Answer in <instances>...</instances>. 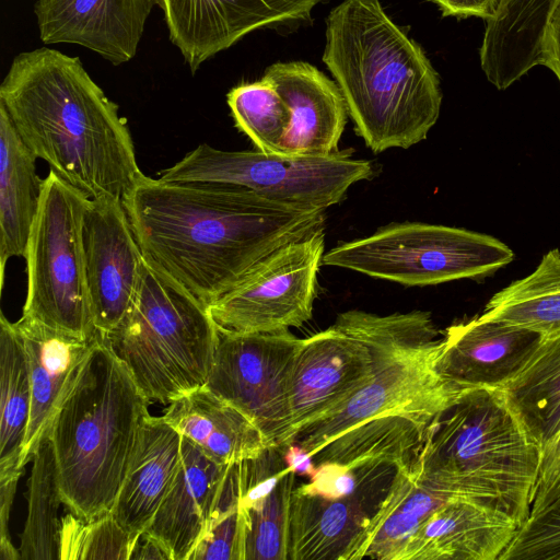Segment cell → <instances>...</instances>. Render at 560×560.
<instances>
[{"mask_svg":"<svg viewBox=\"0 0 560 560\" xmlns=\"http://www.w3.org/2000/svg\"><path fill=\"white\" fill-rule=\"evenodd\" d=\"M122 203L144 261L207 306L271 252L325 228V210L218 183L143 175Z\"/></svg>","mask_w":560,"mask_h":560,"instance_id":"cell-1","label":"cell"},{"mask_svg":"<svg viewBox=\"0 0 560 560\" xmlns=\"http://www.w3.org/2000/svg\"><path fill=\"white\" fill-rule=\"evenodd\" d=\"M0 105L33 154L90 199L124 201L144 175L118 106L78 57L47 47L21 52Z\"/></svg>","mask_w":560,"mask_h":560,"instance_id":"cell-2","label":"cell"},{"mask_svg":"<svg viewBox=\"0 0 560 560\" xmlns=\"http://www.w3.org/2000/svg\"><path fill=\"white\" fill-rule=\"evenodd\" d=\"M323 61L373 152L408 149L435 125L442 103L438 73L378 0H345L330 11Z\"/></svg>","mask_w":560,"mask_h":560,"instance_id":"cell-3","label":"cell"},{"mask_svg":"<svg viewBox=\"0 0 560 560\" xmlns=\"http://www.w3.org/2000/svg\"><path fill=\"white\" fill-rule=\"evenodd\" d=\"M540 463V447L499 389L471 387L431 420L410 466L427 486L490 503L520 528L530 515Z\"/></svg>","mask_w":560,"mask_h":560,"instance_id":"cell-4","label":"cell"},{"mask_svg":"<svg viewBox=\"0 0 560 560\" xmlns=\"http://www.w3.org/2000/svg\"><path fill=\"white\" fill-rule=\"evenodd\" d=\"M150 400L97 332L49 428L62 503L97 517L112 511Z\"/></svg>","mask_w":560,"mask_h":560,"instance_id":"cell-5","label":"cell"},{"mask_svg":"<svg viewBox=\"0 0 560 560\" xmlns=\"http://www.w3.org/2000/svg\"><path fill=\"white\" fill-rule=\"evenodd\" d=\"M217 331L206 304L143 259L126 315L98 334L141 393L166 404L206 385Z\"/></svg>","mask_w":560,"mask_h":560,"instance_id":"cell-6","label":"cell"},{"mask_svg":"<svg viewBox=\"0 0 560 560\" xmlns=\"http://www.w3.org/2000/svg\"><path fill=\"white\" fill-rule=\"evenodd\" d=\"M514 259L513 250L483 233L441 224L404 222L331 248L323 265L404 285L481 279Z\"/></svg>","mask_w":560,"mask_h":560,"instance_id":"cell-7","label":"cell"},{"mask_svg":"<svg viewBox=\"0 0 560 560\" xmlns=\"http://www.w3.org/2000/svg\"><path fill=\"white\" fill-rule=\"evenodd\" d=\"M89 203L83 192L49 172L26 247L27 293L22 313L82 337L97 332L82 243Z\"/></svg>","mask_w":560,"mask_h":560,"instance_id":"cell-8","label":"cell"},{"mask_svg":"<svg viewBox=\"0 0 560 560\" xmlns=\"http://www.w3.org/2000/svg\"><path fill=\"white\" fill-rule=\"evenodd\" d=\"M373 175L369 161L347 152L284 155L224 151L202 143L164 170L159 179L241 186L283 205L325 210L343 200L350 186Z\"/></svg>","mask_w":560,"mask_h":560,"instance_id":"cell-9","label":"cell"},{"mask_svg":"<svg viewBox=\"0 0 560 560\" xmlns=\"http://www.w3.org/2000/svg\"><path fill=\"white\" fill-rule=\"evenodd\" d=\"M324 229L275 249L209 304L217 327L236 332H272L307 323L323 264Z\"/></svg>","mask_w":560,"mask_h":560,"instance_id":"cell-10","label":"cell"},{"mask_svg":"<svg viewBox=\"0 0 560 560\" xmlns=\"http://www.w3.org/2000/svg\"><path fill=\"white\" fill-rule=\"evenodd\" d=\"M206 388L244 413L272 446L292 443L288 378L303 339L289 329L236 332L218 328Z\"/></svg>","mask_w":560,"mask_h":560,"instance_id":"cell-11","label":"cell"},{"mask_svg":"<svg viewBox=\"0 0 560 560\" xmlns=\"http://www.w3.org/2000/svg\"><path fill=\"white\" fill-rule=\"evenodd\" d=\"M442 346L443 337L402 354L372 355L376 370L371 380L336 409L300 430L292 443L313 456L332 438L362 421L397 412L438 415L466 389L438 373Z\"/></svg>","mask_w":560,"mask_h":560,"instance_id":"cell-12","label":"cell"},{"mask_svg":"<svg viewBox=\"0 0 560 560\" xmlns=\"http://www.w3.org/2000/svg\"><path fill=\"white\" fill-rule=\"evenodd\" d=\"M376 368L370 348L335 325L303 339L288 378L292 442L360 390Z\"/></svg>","mask_w":560,"mask_h":560,"instance_id":"cell-13","label":"cell"},{"mask_svg":"<svg viewBox=\"0 0 560 560\" xmlns=\"http://www.w3.org/2000/svg\"><path fill=\"white\" fill-rule=\"evenodd\" d=\"M82 243L94 326L107 334L129 310L143 262L121 200L90 199Z\"/></svg>","mask_w":560,"mask_h":560,"instance_id":"cell-14","label":"cell"},{"mask_svg":"<svg viewBox=\"0 0 560 560\" xmlns=\"http://www.w3.org/2000/svg\"><path fill=\"white\" fill-rule=\"evenodd\" d=\"M357 490L327 499L293 489L290 506L288 560H352L361 536L388 491L397 470L389 465L355 468Z\"/></svg>","mask_w":560,"mask_h":560,"instance_id":"cell-15","label":"cell"},{"mask_svg":"<svg viewBox=\"0 0 560 560\" xmlns=\"http://www.w3.org/2000/svg\"><path fill=\"white\" fill-rule=\"evenodd\" d=\"M322 0H158L168 36L190 70L248 33L307 19Z\"/></svg>","mask_w":560,"mask_h":560,"instance_id":"cell-16","label":"cell"},{"mask_svg":"<svg viewBox=\"0 0 560 560\" xmlns=\"http://www.w3.org/2000/svg\"><path fill=\"white\" fill-rule=\"evenodd\" d=\"M158 0H36L45 44H75L113 65L131 60Z\"/></svg>","mask_w":560,"mask_h":560,"instance_id":"cell-17","label":"cell"},{"mask_svg":"<svg viewBox=\"0 0 560 560\" xmlns=\"http://www.w3.org/2000/svg\"><path fill=\"white\" fill-rule=\"evenodd\" d=\"M13 326L23 341L32 386L31 416L20 460L24 468L80 377L97 332L82 337L24 315Z\"/></svg>","mask_w":560,"mask_h":560,"instance_id":"cell-18","label":"cell"},{"mask_svg":"<svg viewBox=\"0 0 560 560\" xmlns=\"http://www.w3.org/2000/svg\"><path fill=\"white\" fill-rule=\"evenodd\" d=\"M517 529L503 510L456 495L430 515L397 560H499Z\"/></svg>","mask_w":560,"mask_h":560,"instance_id":"cell-19","label":"cell"},{"mask_svg":"<svg viewBox=\"0 0 560 560\" xmlns=\"http://www.w3.org/2000/svg\"><path fill=\"white\" fill-rule=\"evenodd\" d=\"M262 78L290 108L282 154L329 155L338 151L348 109L337 83L303 61L273 63Z\"/></svg>","mask_w":560,"mask_h":560,"instance_id":"cell-20","label":"cell"},{"mask_svg":"<svg viewBox=\"0 0 560 560\" xmlns=\"http://www.w3.org/2000/svg\"><path fill=\"white\" fill-rule=\"evenodd\" d=\"M539 340L536 332L476 316L445 329L435 369L459 388H497Z\"/></svg>","mask_w":560,"mask_h":560,"instance_id":"cell-21","label":"cell"},{"mask_svg":"<svg viewBox=\"0 0 560 560\" xmlns=\"http://www.w3.org/2000/svg\"><path fill=\"white\" fill-rule=\"evenodd\" d=\"M183 436L164 418L143 419L110 513L131 535L151 524L182 466Z\"/></svg>","mask_w":560,"mask_h":560,"instance_id":"cell-22","label":"cell"},{"mask_svg":"<svg viewBox=\"0 0 560 560\" xmlns=\"http://www.w3.org/2000/svg\"><path fill=\"white\" fill-rule=\"evenodd\" d=\"M231 466L215 463L183 438L180 469L144 530L168 549L172 560H188Z\"/></svg>","mask_w":560,"mask_h":560,"instance_id":"cell-23","label":"cell"},{"mask_svg":"<svg viewBox=\"0 0 560 560\" xmlns=\"http://www.w3.org/2000/svg\"><path fill=\"white\" fill-rule=\"evenodd\" d=\"M162 417L221 465L255 458L272 446L244 413L205 386L170 401Z\"/></svg>","mask_w":560,"mask_h":560,"instance_id":"cell-24","label":"cell"},{"mask_svg":"<svg viewBox=\"0 0 560 560\" xmlns=\"http://www.w3.org/2000/svg\"><path fill=\"white\" fill-rule=\"evenodd\" d=\"M558 0H501L486 21L480 65L487 80L503 91L542 63L545 30Z\"/></svg>","mask_w":560,"mask_h":560,"instance_id":"cell-25","label":"cell"},{"mask_svg":"<svg viewBox=\"0 0 560 560\" xmlns=\"http://www.w3.org/2000/svg\"><path fill=\"white\" fill-rule=\"evenodd\" d=\"M37 158L15 130L0 105V266L12 257H25L37 215L45 179L36 172Z\"/></svg>","mask_w":560,"mask_h":560,"instance_id":"cell-26","label":"cell"},{"mask_svg":"<svg viewBox=\"0 0 560 560\" xmlns=\"http://www.w3.org/2000/svg\"><path fill=\"white\" fill-rule=\"evenodd\" d=\"M436 415L397 412L362 421L332 438L313 454L316 465L336 463L351 469L369 465L396 468L412 463Z\"/></svg>","mask_w":560,"mask_h":560,"instance_id":"cell-27","label":"cell"},{"mask_svg":"<svg viewBox=\"0 0 560 560\" xmlns=\"http://www.w3.org/2000/svg\"><path fill=\"white\" fill-rule=\"evenodd\" d=\"M497 388L542 454L560 433V337L540 338Z\"/></svg>","mask_w":560,"mask_h":560,"instance_id":"cell-28","label":"cell"},{"mask_svg":"<svg viewBox=\"0 0 560 560\" xmlns=\"http://www.w3.org/2000/svg\"><path fill=\"white\" fill-rule=\"evenodd\" d=\"M453 497L456 495L435 490L419 480L410 464L397 468L387 493L361 536L352 560H397L421 525Z\"/></svg>","mask_w":560,"mask_h":560,"instance_id":"cell-29","label":"cell"},{"mask_svg":"<svg viewBox=\"0 0 560 560\" xmlns=\"http://www.w3.org/2000/svg\"><path fill=\"white\" fill-rule=\"evenodd\" d=\"M479 316L540 338L560 337V250H549L532 273L497 292Z\"/></svg>","mask_w":560,"mask_h":560,"instance_id":"cell-30","label":"cell"},{"mask_svg":"<svg viewBox=\"0 0 560 560\" xmlns=\"http://www.w3.org/2000/svg\"><path fill=\"white\" fill-rule=\"evenodd\" d=\"M0 474L20 465L32 406V386L23 341L3 314L0 317Z\"/></svg>","mask_w":560,"mask_h":560,"instance_id":"cell-31","label":"cell"},{"mask_svg":"<svg viewBox=\"0 0 560 560\" xmlns=\"http://www.w3.org/2000/svg\"><path fill=\"white\" fill-rule=\"evenodd\" d=\"M28 479L27 517L21 534V560L58 559L62 503L52 442L47 432L32 458Z\"/></svg>","mask_w":560,"mask_h":560,"instance_id":"cell-32","label":"cell"},{"mask_svg":"<svg viewBox=\"0 0 560 560\" xmlns=\"http://www.w3.org/2000/svg\"><path fill=\"white\" fill-rule=\"evenodd\" d=\"M295 474L288 467L273 490L241 505L243 560H288L291 497Z\"/></svg>","mask_w":560,"mask_h":560,"instance_id":"cell-33","label":"cell"},{"mask_svg":"<svg viewBox=\"0 0 560 560\" xmlns=\"http://www.w3.org/2000/svg\"><path fill=\"white\" fill-rule=\"evenodd\" d=\"M235 126L256 149L268 154H282L283 139L290 126V108L273 85L261 78L242 83L226 95Z\"/></svg>","mask_w":560,"mask_h":560,"instance_id":"cell-34","label":"cell"},{"mask_svg":"<svg viewBox=\"0 0 560 560\" xmlns=\"http://www.w3.org/2000/svg\"><path fill=\"white\" fill-rule=\"evenodd\" d=\"M139 536L128 533L110 512L92 518L70 512L61 518L58 560H129Z\"/></svg>","mask_w":560,"mask_h":560,"instance_id":"cell-35","label":"cell"},{"mask_svg":"<svg viewBox=\"0 0 560 560\" xmlns=\"http://www.w3.org/2000/svg\"><path fill=\"white\" fill-rule=\"evenodd\" d=\"M188 560H243L237 464L230 467L206 529Z\"/></svg>","mask_w":560,"mask_h":560,"instance_id":"cell-36","label":"cell"},{"mask_svg":"<svg viewBox=\"0 0 560 560\" xmlns=\"http://www.w3.org/2000/svg\"><path fill=\"white\" fill-rule=\"evenodd\" d=\"M499 560H560V504L529 517Z\"/></svg>","mask_w":560,"mask_h":560,"instance_id":"cell-37","label":"cell"},{"mask_svg":"<svg viewBox=\"0 0 560 560\" xmlns=\"http://www.w3.org/2000/svg\"><path fill=\"white\" fill-rule=\"evenodd\" d=\"M359 485L358 470L336 463L316 465L310 482L302 483L296 491L327 499H340L353 493Z\"/></svg>","mask_w":560,"mask_h":560,"instance_id":"cell-38","label":"cell"},{"mask_svg":"<svg viewBox=\"0 0 560 560\" xmlns=\"http://www.w3.org/2000/svg\"><path fill=\"white\" fill-rule=\"evenodd\" d=\"M560 504V433L542 451L538 479L535 486L530 515L537 516Z\"/></svg>","mask_w":560,"mask_h":560,"instance_id":"cell-39","label":"cell"},{"mask_svg":"<svg viewBox=\"0 0 560 560\" xmlns=\"http://www.w3.org/2000/svg\"><path fill=\"white\" fill-rule=\"evenodd\" d=\"M442 11L443 16L470 18L486 21L492 19L501 0H431Z\"/></svg>","mask_w":560,"mask_h":560,"instance_id":"cell-40","label":"cell"},{"mask_svg":"<svg viewBox=\"0 0 560 560\" xmlns=\"http://www.w3.org/2000/svg\"><path fill=\"white\" fill-rule=\"evenodd\" d=\"M541 65L550 69L560 83V0L553 5L547 22Z\"/></svg>","mask_w":560,"mask_h":560,"instance_id":"cell-41","label":"cell"},{"mask_svg":"<svg viewBox=\"0 0 560 560\" xmlns=\"http://www.w3.org/2000/svg\"><path fill=\"white\" fill-rule=\"evenodd\" d=\"M23 471L0 474V540L11 539L8 524L18 482Z\"/></svg>","mask_w":560,"mask_h":560,"instance_id":"cell-42","label":"cell"},{"mask_svg":"<svg viewBox=\"0 0 560 560\" xmlns=\"http://www.w3.org/2000/svg\"><path fill=\"white\" fill-rule=\"evenodd\" d=\"M285 465L295 474L312 477L316 471L313 456L296 443H291L282 448Z\"/></svg>","mask_w":560,"mask_h":560,"instance_id":"cell-43","label":"cell"},{"mask_svg":"<svg viewBox=\"0 0 560 560\" xmlns=\"http://www.w3.org/2000/svg\"><path fill=\"white\" fill-rule=\"evenodd\" d=\"M132 559L172 560V556L168 549L159 539L143 532L139 536L129 560Z\"/></svg>","mask_w":560,"mask_h":560,"instance_id":"cell-44","label":"cell"}]
</instances>
